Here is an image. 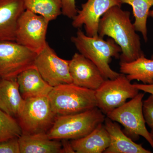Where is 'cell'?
<instances>
[{
  "label": "cell",
  "mask_w": 153,
  "mask_h": 153,
  "mask_svg": "<svg viewBox=\"0 0 153 153\" xmlns=\"http://www.w3.org/2000/svg\"><path fill=\"white\" fill-rule=\"evenodd\" d=\"M120 69L130 81L137 80L144 84H153V59L145 56L131 62H120Z\"/></svg>",
  "instance_id": "19"
},
{
  "label": "cell",
  "mask_w": 153,
  "mask_h": 153,
  "mask_svg": "<svg viewBox=\"0 0 153 153\" xmlns=\"http://www.w3.org/2000/svg\"><path fill=\"white\" fill-rule=\"evenodd\" d=\"M25 9L44 17L49 22L62 14L61 0H23Z\"/></svg>",
  "instance_id": "21"
},
{
  "label": "cell",
  "mask_w": 153,
  "mask_h": 153,
  "mask_svg": "<svg viewBox=\"0 0 153 153\" xmlns=\"http://www.w3.org/2000/svg\"><path fill=\"white\" fill-rule=\"evenodd\" d=\"M122 4L131 6L135 21L136 31L141 33L145 42L148 41L147 19L150 10L153 6V0H119Z\"/></svg>",
  "instance_id": "20"
},
{
  "label": "cell",
  "mask_w": 153,
  "mask_h": 153,
  "mask_svg": "<svg viewBox=\"0 0 153 153\" xmlns=\"http://www.w3.org/2000/svg\"><path fill=\"white\" fill-rule=\"evenodd\" d=\"M69 60L60 58L47 43L36 55L35 66L45 80L52 87L72 83L69 69Z\"/></svg>",
  "instance_id": "10"
},
{
  "label": "cell",
  "mask_w": 153,
  "mask_h": 153,
  "mask_svg": "<svg viewBox=\"0 0 153 153\" xmlns=\"http://www.w3.org/2000/svg\"><path fill=\"white\" fill-rule=\"evenodd\" d=\"M69 69L72 83L80 87L95 91L105 79L97 66L80 53L69 60Z\"/></svg>",
  "instance_id": "12"
},
{
  "label": "cell",
  "mask_w": 153,
  "mask_h": 153,
  "mask_svg": "<svg viewBox=\"0 0 153 153\" xmlns=\"http://www.w3.org/2000/svg\"><path fill=\"white\" fill-rule=\"evenodd\" d=\"M0 153H20L19 138L0 143Z\"/></svg>",
  "instance_id": "25"
},
{
  "label": "cell",
  "mask_w": 153,
  "mask_h": 153,
  "mask_svg": "<svg viewBox=\"0 0 153 153\" xmlns=\"http://www.w3.org/2000/svg\"><path fill=\"white\" fill-rule=\"evenodd\" d=\"M105 118V114L97 107L74 114L57 115L47 134L52 140L78 139L103 123Z\"/></svg>",
  "instance_id": "3"
},
{
  "label": "cell",
  "mask_w": 153,
  "mask_h": 153,
  "mask_svg": "<svg viewBox=\"0 0 153 153\" xmlns=\"http://www.w3.org/2000/svg\"><path fill=\"white\" fill-rule=\"evenodd\" d=\"M149 16L153 18V10L150 11L149 13Z\"/></svg>",
  "instance_id": "28"
},
{
  "label": "cell",
  "mask_w": 153,
  "mask_h": 153,
  "mask_svg": "<svg viewBox=\"0 0 153 153\" xmlns=\"http://www.w3.org/2000/svg\"><path fill=\"white\" fill-rule=\"evenodd\" d=\"M37 55L16 41H0V77L16 79L23 71L35 67Z\"/></svg>",
  "instance_id": "9"
},
{
  "label": "cell",
  "mask_w": 153,
  "mask_h": 153,
  "mask_svg": "<svg viewBox=\"0 0 153 153\" xmlns=\"http://www.w3.org/2000/svg\"><path fill=\"white\" fill-rule=\"evenodd\" d=\"M19 91L24 99L48 96L53 87L41 76L35 67L26 69L17 76Z\"/></svg>",
  "instance_id": "16"
},
{
  "label": "cell",
  "mask_w": 153,
  "mask_h": 153,
  "mask_svg": "<svg viewBox=\"0 0 153 153\" xmlns=\"http://www.w3.org/2000/svg\"><path fill=\"white\" fill-rule=\"evenodd\" d=\"M62 153H75L71 146V142L68 141V140H62Z\"/></svg>",
  "instance_id": "27"
},
{
  "label": "cell",
  "mask_w": 153,
  "mask_h": 153,
  "mask_svg": "<svg viewBox=\"0 0 153 153\" xmlns=\"http://www.w3.org/2000/svg\"><path fill=\"white\" fill-rule=\"evenodd\" d=\"M25 106L17 120L23 134L47 133L57 115L53 111L48 96L25 99Z\"/></svg>",
  "instance_id": "6"
},
{
  "label": "cell",
  "mask_w": 153,
  "mask_h": 153,
  "mask_svg": "<svg viewBox=\"0 0 153 153\" xmlns=\"http://www.w3.org/2000/svg\"><path fill=\"white\" fill-rule=\"evenodd\" d=\"M23 134L17 119L0 110V143L19 138Z\"/></svg>",
  "instance_id": "22"
},
{
  "label": "cell",
  "mask_w": 153,
  "mask_h": 153,
  "mask_svg": "<svg viewBox=\"0 0 153 153\" xmlns=\"http://www.w3.org/2000/svg\"><path fill=\"white\" fill-rule=\"evenodd\" d=\"M104 126L109 134L110 143L104 153H151L141 144L134 142L121 128L117 123L105 118Z\"/></svg>",
  "instance_id": "14"
},
{
  "label": "cell",
  "mask_w": 153,
  "mask_h": 153,
  "mask_svg": "<svg viewBox=\"0 0 153 153\" xmlns=\"http://www.w3.org/2000/svg\"><path fill=\"white\" fill-rule=\"evenodd\" d=\"M135 87L137 88L139 91H142L146 93L153 94V84H144L134 83L133 84Z\"/></svg>",
  "instance_id": "26"
},
{
  "label": "cell",
  "mask_w": 153,
  "mask_h": 153,
  "mask_svg": "<svg viewBox=\"0 0 153 153\" xmlns=\"http://www.w3.org/2000/svg\"><path fill=\"white\" fill-rule=\"evenodd\" d=\"M48 97L57 115L74 114L97 107L95 91L72 83L53 87Z\"/></svg>",
  "instance_id": "4"
},
{
  "label": "cell",
  "mask_w": 153,
  "mask_h": 153,
  "mask_svg": "<svg viewBox=\"0 0 153 153\" xmlns=\"http://www.w3.org/2000/svg\"><path fill=\"white\" fill-rule=\"evenodd\" d=\"M130 15L121 7L114 6L102 16L99 24L98 36H108L120 47V62H131L145 56Z\"/></svg>",
  "instance_id": "1"
},
{
  "label": "cell",
  "mask_w": 153,
  "mask_h": 153,
  "mask_svg": "<svg viewBox=\"0 0 153 153\" xmlns=\"http://www.w3.org/2000/svg\"><path fill=\"white\" fill-rule=\"evenodd\" d=\"M122 73L114 79H105L95 91L97 107L106 115L134 98L139 90Z\"/></svg>",
  "instance_id": "7"
},
{
  "label": "cell",
  "mask_w": 153,
  "mask_h": 153,
  "mask_svg": "<svg viewBox=\"0 0 153 153\" xmlns=\"http://www.w3.org/2000/svg\"><path fill=\"white\" fill-rule=\"evenodd\" d=\"M25 10L23 0H0V41H16L18 20Z\"/></svg>",
  "instance_id": "13"
},
{
  "label": "cell",
  "mask_w": 153,
  "mask_h": 153,
  "mask_svg": "<svg viewBox=\"0 0 153 153\" xmlns=\"http://www.w3.org/2000/svg\"><path fill=\"white\" fill-rule=\"evenodd\" d=\"M152 59H153V54L152 55Z\"/></svg>",
  "instance_id": "30"
},
{
  "label": "cell",
  "mask_w": 153,
  "mask_h": 153,
  "mask_svg": "<svg viewBox=\"0 0 153 153\" xmlns=\"http://www.w3.org/2000/svg\"><path fill=\"white\" fill-rule=\"evenodd\" d=\"M144 93H139L129 101L106 115L107 117L124 128L125 133L131 139L137 140L140 136L147 141L153 149V140L146 126L143 112Z\"/></svg>",
  "instance_id": "5"
},
{
  "label": "cell",
  "mask_w": 153,
  "mask_h": 153,
  "mask_svg": "<svg viewBox=\"0 0 153 153\" xmlns=\"http://www.w3.org/2000/svg\"><path fill=\"white\" fill-rule=\"evenodd\" d=\"M70 142L75 153H102L109 146L110 138L104 124L102 123L85 136Z\"/></svg>",
  "instance_id": "18"
},
{
  "label": "cell",
  "mask_w": 153,
  "mask_h": 153,
  "mask_svg": "<svg viewBox=\"0 0 153 153\" xmlns=\"http://www.w3.org/2000/svg\"><path fill=\"white\" fill-rule=\"evenodd\" d=\"M49 22L41 15L25 10L18 20L15 41L38 54L47 44L46 35Z\"/></svg>",
  "instance_id": "8"
},
{
  "label": "cell",
  "mask_w": 153,
  "mask_h": 153,
  "mask_svg": "<svg viewBox=\"0 0 153 153\" xmlns=\"http://www.w3.org/2000/svg\"><path fill=\"white\" fill-rule=\"evenodd\" d=\"M122 4L119 0H88L82 4L81 10H77L72 26L79 29L84 26L87 36H98L99 24L102 16L114 6L121 7Z\"/></svg>",
  "instance_id": "11"
},
{
  "label": "cell",
  "mask_w": 153,
  "mask_h": 153,
  "mask_svg": "<svg viewBox=\"0 0 153 153\" xmlns=\"http://www.w3.org/2000/svg\"><path fill=\"white\" fill-rule=\"evenodd\" d=\"M62 14L69 19H73L77 14L76 0H61Z\"/></svg>",
  "instance_id": "24"
},
{
  "label": "cell",
  "mask_w": 153,
  "mask_h": 153,
  "mask_svg": "<svg viewBox=\"0 0 153 153\" xmlns=\"http://www.w3.org/2000/svg\"><path fill=\"white\" fill-rule=\"evenodd\" d=\"M19 142L20 153H62V142L49 138L47 133L22 134Z\"/></svg>",
  "instance_id": "17"
},
{
  "label": "cell",
  "mask_w": 153,
  "mask_h": 153,
  "mask_svg": "<svg viewBox=\"0 0 153 153\" xmlns=\"http://www.w3.org/2000/svg\"><path fill=\"white\" fill-rule=\"evenodd\" d=\"M25 102L19 91L16 79L0 77V110L17 119Z\"/></svg>",
  "instance_id": "15"
},
{
  "label": "cell",
  "mask_w": 153,
  "mask_h": 153,
  "mask_svg": "<svg viewBox=\"0 0 153 153\" xmlns=\"http://www.w3.org/2000/svg\"><path fill=\"white\" fill-rule=\"evenodd\" d=\"M71 41L79 53L97 66L105 79H114L120 75L109 65L111 58H119L121 53L120 47L112 38L105 41L99 36L90 37L79 29Z\"/></svg>",
  "instance_id": "2"
},
{
  "label": "cell",
  "mask_w": 153,
  "mask_h": 153,
  "mask_svg": "<svg viewBox=\"0 0 153 153\" xmlns=\"http://www.w3.org/2000/svg\"><path fill=\"white\" fill-rule=\"evenodd\" d=\"M143 112L146 124L150 128H153V94L151 95L147 99L143 100Z\"/></svg>",
  "instance_id": "23"
},
{
  "label": "cell",
  "mask_w": 153,
  "mask_h": 153,
  "mask_svg": "<svg viewBox=\"0 0 153 153\" xmlns=\"http://www.w3.org/2000/svg\"><path fill=\"white\" fill-rule=\"evenodd\" d=\"M150 132L151 137H152V139L153 140V128L151 129V131Z\"/></svg>",
  "instance_id": "29"
}]
</instances>
